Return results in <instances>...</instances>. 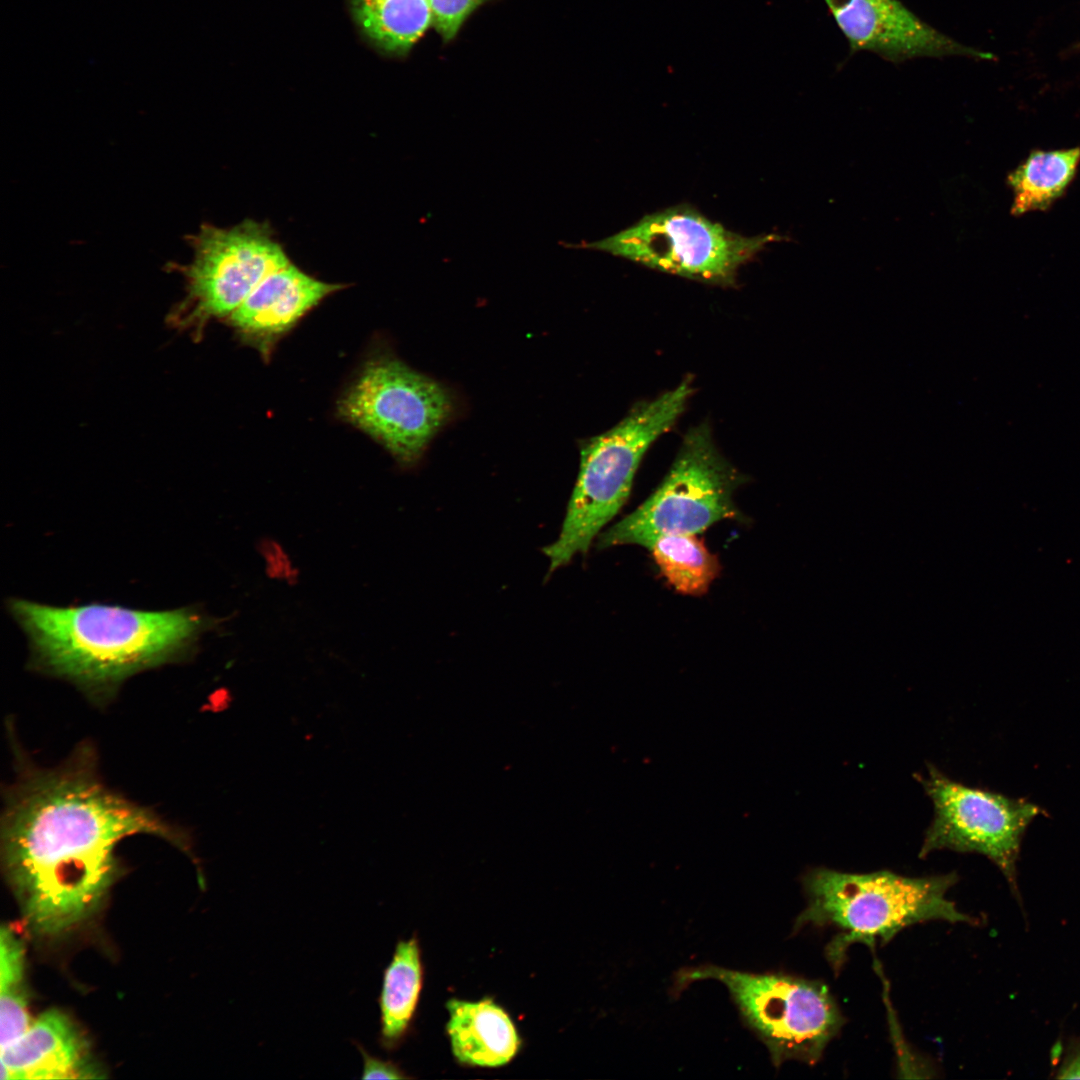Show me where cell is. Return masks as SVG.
I'll return each mask as SVG.
<instances>
[{"mask_svg":"<svg viewBox=\"0 0 1080 1080\" xmlns=\"http://www.w3.org/2000/svg\"><path fill=\"white\" fill-rule=\"evenodd\" d=\"M1058 1078L1080 1079V1047L1064 1062Z\"/></svg>","mask_w":1080,"mask_h":1080,"instance_id":"obj_22","label":"cell"},{"mask_svg":"<svg viewBox=\"0 0 1080 1080\" xmlns=\"http://www.w3.org/2000/svg\"><path fill=\"white\" fill-rule=\"evenodd\" d=\"M692 393L688 380L653 400L637 403L608 431L585 441L578 477L558 538L544 548L549 572L584 554L629 497L640 461L669 430Z\"/></svg>","mask_w":1080,"mask_h":1080,"instance_id":"obj_4","label":"cell"},{"mask_svg":"<svg viewBox=\"0 0 1080 1080\" xmlns=\"http://www.w3.org/2000/svg\"><path fill=\"white\" fill-rule=\"evenodd\" d=\"M354 18L382 50L407 53L433 26L430 0H352Z\"/></svg>","mask_w":1080,"mask_h":1080,"instance_id":"obj_16","label":"cell"},{"mask_svg":"<svg viewBox=\"0 0 1080 1080\" xmlns=\"http://www.w3.org/2000/svg\"><path fill=\"white\" fill-rule=\"evenodd\" d=\"M707 979L727 987L746 1024L767 1046L775 1066L787 1060L816 1064L845 1023L830 990L817 980L703 965L680 970L675 985L680 990Z\"/></svg>","mask_w":1080,"mask_h":1080,"instance_id":"obj_5","label":"cell"},{"mask_svg":"<svg viewBox=\"0 0 1080 1080\" xmlns=\"http://www.w3.org/2000/svg\"><path fill=\"white\" fill-rule=\"evenodd\" d=\"M87 1040L71 1019L49 1010L1 1051V1079H91L103 1077Z\"/></svg>","mask_w":1080,"mask_h":1080,"instance_id":"obj_13","label":"cell"},{"mask_svg":"<svg viewBox=\"0 0 1080 1080\" xmlns=\"http://www.w3.org/2000/svg\"><path fill=\"white\" fill-rule=\"evenodd\" d=\"M343 285L319 280L293 263L269 274L226 319L237 336L268 359L276 343Z\"/></svg>","mask_w":1080,"mask_h":1080,"instance_id":"obj_12","label":"cell"},{"mask_svg":"<svg viewBox=\"0 0 1080 1080\" xmlns=\"http://www.w3.org/2000/svg\"><path fill=\"white\" fill-rule=\"evenodd\" d=\"M846 38L850 55L870 52L891 63L918 58L994 60L923 21L901 0H824Z\"/></svg>","mask_w":1080,"mask_h":1080,"instance_id":"obj_11","label":"cell"},{"mask_svg":"<svg viewBox=\"0 0 1080 1080\" xmlns=\"http://www.w3.org/2000/svg\"><path fill=\"white\" fill-rule=\"evenodd\" d=\"M958 881L956 873L906 877L892 871L846 873L825 867L811 868L802 877L807 898L794 929L806 925L832 927L837 934L825 947V956L838 972L854 943L889 942L902 929L941 920L973 923L957 909L947 893Z\"/></svg>","mask_w":1080,"mask_h":1080,"instance_id":"obj_3","label":"cell"},{"mask_svg":"<svg viewBox=\"0 0 1080 1080\" xmlns=\"http://www.w3.org/2000/svg\"><path fill=\"white\" fill-rule=\"evenodd\" d=\"M422 985L423 965L417 937L399 940L383 971L377 999L380 1011L378 1042L382 1049L395 1050L407 1036Z\"/></svg>","mask_w":1080,"mask_h":1080,"instance_id":"obj_15","label":"cell"},{"mask_svg":"<svg viewBox=\"0 0 1080 1080\" xmlns=\"http://www.w3.org/2000/svg\"><path fill=\"white\" fill-rule=\"evenodd\" d=\"M453 403L438 382L393 357L367 362L338 402V414L400 463H416L448 421Z\"/></svg>","mask_w":1080,"mask_h":1080,"instance_id":"obj_9","label":"cell"},{"mask_svg":"<svg viewBox=\"0 0 1080 1080\" xmlns=\"http://www.w3.org/2000/svg\"><path fill=\"white\" fill-rule=\"evenodd\" d=\"M137 833L181 841L87 769L69 767L27 782L7 810L2 847L9 882L31 930L57 936L90 917L117 873L116 844Z\"/></svg>","mask_w":1080,"mask_h":1080,"instance_id":"obj_1","label":"cell"},{"mask_svg":"<svg viewBox=\"0 0 1080 1080\" xmlns=\"http://www.w3.org/2000/svg\"><path fill=\"white\" fill-rule=\"evenodd\" d=\"M447 1032L452 1052L463 1064L498 1067L517 1054L520 1038L509 1015L490 999H451Z\"/></svg>","mask_w":1080,"mask_h":1080,"instance_id":"obj_14","label":"cell"},{"mask_svg":"<svg viewBox=\"0 0 1080 1080\" xmlns=\"http://www.w3.org/2000/svg\"><path fill=\"white\" fill-rule=\"evenodd\" d=\"M433 27L444 41L452 40L466 19L487 0H430Z\"/></svg>","mask_w":1080,"mask_h":1080,"instance_id":"obj_20","label":"cell"},{"mask_svg":"<svg viewBox=\"0 0 1080 1080\" xmlns=\"http://www.w3.org/2000/svg\"><path fill=\"white\" fill-rule=\"evenodd\" d=\"M1080 149L1036 151L1008 176L1014 191L1012 213L1020 215L1047 208L1075 175Z\"/></svg>","mask_w":1080,"mask_h":1080,"instance_id":"obj_17","label":"cell"},{"mask_svg":"<svg viewBox=\"0 0 1080 1080\" xmlns=\"http://www.w3.org/2000/svg\"><path fill=\"white\" fill-rule=\"evenodd\" d=\"M743 476L717 450L707 425L691 429L661 485L636 510L604 531L599 548L646 547L659 537L699 534L741 517L733 495Z\"/></svg>","mask_w":1080,"mask_h":1080,"instance_id":"obj_6","label":"cell"},{"mask_svg":"<svg viewBox=\"0 0 1080 1080\" xmlns=\"http://www.w3.org/2000/svg\"><path fill=\"white\" fill-rule=\"evenodd\" d=\"M8 610L27 636L35 666L95 689L191 655L201 636L219 625L194 607H58L14 598Z\"/></svg>","mask_w":1080,"mask_h":1080,"instance_id":"obj_2","label":"cell"},{"mask_svg":"<svg viewBox=\"0 0 1080 1080\" xmlns=\"http://www.w3.org/2000/svg\"><path fill=\"white\" fill-rule=\"evenodd\" d=\"M363 1060L362 1079H406L409 1076L393 1061L371 1055L360 1043L353 1042Z\"/></svg>","mask_w":1080,"mask_h":1080,"instance_id":"obj_21","label":"cell"},{"mask_svg":"<svg viewBox=\"0 0 1080 1080\" xmlns=\"http://www.w3.org/2000/svg\"><path fill=\"white\" fill-rule=\"evenodd\" d=\"M914 776L934 806L919 857L940 849L976 852L1014 883L1023 836L1041 808L1025 799L966 786L931 764L925 775Z\"/></svg>","mask_w":1080,"mask_h":1080,"instance_id":"obj_10","label":"cell"},{"mask_svg":"<svg viewBox=\"0 0 1080 1080\" xmlns=\"http://www.w3.org/2000/svg\"><path fill=\"white\" fill-rule=\"evenodd\" d=\"M189 243L191 260L176 265L185 297L171 320L197 334L211 320H226L269 274L291 262L271 226L253 219L227 228L202 224Z\"/></svg>","mask_w":1080,"mask_h":1080,"instance_id":"obj_8","label":"cell"},{"mask_svg":"<svg viewBox=\"0 0 1080 1080\" xmlns=\"http://www.w3.org/2000/svg\"><path fill=\"white\" fill-rule=\"evenodd\" d=\"M24 948L10 927L0 933L1 1051L21 1037L32 1024L24 985Z\"/></svg>","mask_w":1080,"mask_h":1080,"instance_id":"obj_19","label":"cell"},{"mask_svg":"<svg viewBox=\"0 0 1080 1080\" xmlns=\"http://www.w3.org/2000/svg\"><path fill=\"white\" fill-rule=\"evenodd\" d=\"M781 239L776 234L743 236L689 205H677L646 215L601 240L563 245L606 252L693 280L729 285L741 265L767 244Z\"/></svg>","mask_w":1080,"mask_h":1080,"instance_id":"obj_7","label":"cell"},{"mask_svg":"<svg viewBox=\"0 0 1080 1080\" xmlns=\"http://www.w3.org/2000/svg\"><path fill=\"white\" fill-rule=\"evenodd\" d=\"M660 572L679 593L705 594L721 566L697 534H674L656 539L648 548Z\"/></svg>","mask_w":1080,"mask_h":1080,"instance_id":"obj_18","label":"cell"}]
</instances>
